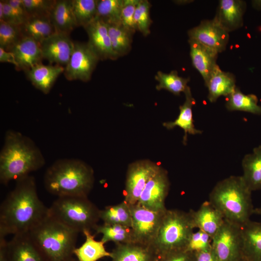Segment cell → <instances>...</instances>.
Listing matches in <instances>:
<instances>
[{
    "label": "cell",
    "instance_id": "1",
    "mask_svg": "<svg viewBox=\"0 0 261 261\" xmlns=\"http://www.w3.org/2000/svg\"><path fill=\"white\" fill-rule=\"evenodd\" d=\"M0 207V236L29 232L47 216L39 199L35 180L28 175L17 181Z\"/></svg>",
    "mask_w": 261,
    "mask_h": 261
},
{
    "label": "cell",
    "instance_id": "2",
    "mask_svg": "<svg viewBox=\"0 0 261 261\" xmlns=\"http://www.w3.org/2000/svg\"><path fill=\"white\" fill-rule=\"evenodd\" d=\"M0 152V181L7 185L41 168L45 159L40 149L29 137L14 130H7Z\"/></svg>",
    "mask_w": 261,
    "mask_h": 261
},
{
    "label": "cell",
    "instance_id": "3",
    "mask_svg": "<svg viewBox=\"0 0 261 261\" xmlns=\"http://www.w3.org/2000/svg\"><path fill=\"white\" fill-rule=\"evenodd\" d=\"M94 182L93 169L76 159L56 160L46 170L44 178L46 190L59 197H87Z\"/></svg>",
    "mask_w": 261,
    "mask_h": 261
},
{
    "label": "cell",
    "instance_id": "4",
    "mask_svg": "<svg viewBox=\"0 0 261 261\" xmlns=\"http://www.w3.org/2000/svg\"><path fill=\"white\" fill-rule=\"evenodd\" d=\"M252 191L242 176H230L217 183L209 195V201L224 219L241 227L253 214Z\"/></svg>",
    "mask_w": 261,
    "mask_h": 261
},
{
    "label": "cell",
    "instance_id": "5",
    "mask_svg": "<svg viewBox=\"0 0 261 261\" xmlns=\"http://www.w3.org/2000/svg\"><path fill=\"white\" fill-rule=\"evenodd\" d=\"M29 233L46 261H65L73 257L79 232L48 215Z\"/></svg>",
    "mask_w": 261,
    "mask_h": 261
},
{
    "label": "cell",
    "instance_id": "6",
    "mask_svg": "<svg viewBox=\"0 0 261 261\" xmlns=\"http://www.w3.org/2000/svg\"><path fill=\"white\" fill-rule=\"evenodd\" d=\"M100 212L87 197L64 196L52 203L48 215L79 233L94 230L101 220Z\"/></svg>",
    "mask_w": 261,
    "mask_h": 261
},
{
    "label": "cell",
    "instance_id": "7",
    "mask_svg": "<svg viewBox=\"0 0 261 261\" xmlns=\"http://www.w3.org/2000/svg\"><path fill=\"white\" fill-rule=\"evenodd\" d=\"M194 229L189 212L167 209L151 246L158 256L186 249Z\"/></svg>",
    "mask_w": 261,
    "mask_h": 261
},
{
    "label": "cell",
    "instance_id": "8",
    "mask_svg": "<svg viewBox=\"0 0 261 261\" xmlns=\"http://www.w3.org/2000/svg\"><path fill=\"white\" fill-rule=\"evenodd\" d=\"M212 248L218 261H237L242 259L241 227L225 219L212 238Z\"/></svg>",
    "mask_w": 261,
    "mask_h": 261
},
{
    "label": "cell",
    "instance_id": "9",
    "mask_svg": "<svg viewBox=\"0 0 261 261\" xmlns=\"http://www.w3.org/2000/svg\"><path fill=\"white\" fill-rule=\"evenodd\" d=\"M130 206L134 243L151 246L157 237L165 211H154L137 203Z\"/></svg>",
    "mask_w": 261,
    "mask_h": 261
},
{
    "label": "cell",
    "instance_id": "10",
    "mask_svg": "<svg viewBox=\"0 0 261 261\" xmlns=\"http://www.w3.org/2000/svg\"><path fill=\"white\" fill-rule=\"evenodd\" d=\"M100 60L87 43L74 41L69 62L64 67V74L69 81L87 82Z\"/></svg>",
    "mask_w": 261,
    "mask_h": 261
},
{
    "label": "cell",
    "instance_id": "11",
    "mask_svg": "<svg viewBox=\"0 0 261 261\" xmlns=\"http://www.w3.org/2000/svg\"><path fill=\"white\" fill-rule=\"evenodd\" d=\"M160 167L148 160L130 164L127 171L124 201L129 205L137 203L146 184Z\"/></svg>",
    "mask_w": 261,
    "mask_h": 261
},
{
    "label": "cell",
    "instance_id": "12",
    "mask_svg": "<svg viewBox=\"0 0 261 261\" xmlns=\"http://www.w3.org/2000/svg\"><path fill=\"white\" fill-rule=\"evenodd\" d=\"M170 188L167 171L161 166L146 184L137 203L149 210L163 212Z\"/></svg>",
    "mask_w": 261,
    "mask_h": 261
},
{
    "label": "cell",
    "instance_id": "13",
    "mask_svg": "<svg viewBox=\"0 0 261 261\" xmlns=\"http://www.w3.org/2000/svg\"><path fill=\"white\" fill-rule=\"evenodd\" d=\"M189 39L195 40L217 53L224 51L229 40V32L214 19L204 20L188 31Z\"/></svg>",
    "mask_w": 261,
    "mask_h": 261
},
{
    "label": "cell",
    "instance_id": "14",
    "mask_svg": "<svg viewBox=\"0 0 261 261\" xmlns=\"http://www.w3.org/2000/svg\"><path fill=\"white\" fill-rule=\"evenodd\" d=\"M40 45L44 59L65 67L72 53L74 41L69 34L56 32L42 41Z\"/></svg>",
    "mask_w": 261,
    "mask_h": 261
},
{
    "label": "cell",
    "instance_id": "15",
    "mask_svg": "<svg viewBox=\"0 0 261 261\" xmlns=\"http://www.w3.org/2000/svg\"><path fill=\"white\" fill-rule=\"evenodd\" d=\"M88 37L87 42L100 60H116L118 58L113 50L106 23L96 17L84 28Z\"/></svg>",
    "mask_w": 261,
    "mask_h": 261
},
{
    "label": "cell",
    "instance_id": "16",
    "mask_svg": "<svg viewBox=\"0 0 261 261\" xmlns=\"http://www.w3.org/2000/svg\"><path fill=\"white\" fill-rule=\"evenodd\" d=\"M188 212L194 229L202 231L212 238L225 220L220 212L209 201L204 202L197 210H190Z\"/></svg>",
    "mask_w": 261,
    "mask_h": 261
},
{
    "label": "cell",
    "instance_id": "17",
    "mask_svg": "<svg viewBox=\"0 0 261 261\" xmlns=\"http://www.w3.org/2000/svg\"><path fill=\"white\" fill-rule=\"evenodd\" d=\"M246 3L241 0H220L213 18L229 32L241 28Z\"/></svg>",
    "mask_w": 261,
    "mask_h": 261
},
{
    "label": "cell",
    "instance_id": "18",
    "mask_svg": "<svg viewBox=\"0 0 261 261\" xmlns=\"http://www.w3.org/2000/svg\"><path fill=\"white\" fill-rule=\"evenodd\" d=\"M188 42L192 65L201 74L206 85L218 66L217 64L218 53L195 40L189 39Z\"/></svg>",
    "mask_w": 261,
    "mask_h": 261
},
{
    "label": "cell",
    "instance_id": "19",
    "mask_svg": "<svg viewBox=\"0 0 261 261\" xmlns=\"http://www.w3.org/2000/svg\"><path fill=\"white\" fill-rule=\"evenodd\" d=\"M9 261H46L28 233L14 235L8 242Z\"/></svg>",
    "mask_w": 261,
    "mask_h": 261
},
{
    "label": "cell",
    "instance_id": "20",
    "mask_svg": "<svg viewBox=\"0 0 261 261\" xmlns=\"http://www.w3.org/2000/svg\"><path fill=\"white\" fill-rule=\"evenodd\" d=\"M12 52L17 64V71L24 72L40 64L44 59L40 44L34 40L22 37L9 51Z\"/></svg>",
    "mask_w": 261,
    "mask_h": 261
},
{
    "label": "cell",
    "instance_id": "21",
    "mask_svg": "<svg viewBox=\"0 0 261 261\" xmlns=\"http://www.w3.org/2000/svg\"><path fill=\"white\" fill-rule=\"evenodd\" d=\"M64 67L55 64L36 65L25 72L31 84L44 94L49 93L58 76L64 72Z\"/></svg>",
    "mask_w": 261,
    "mask_h": 261
},
{
    "label": "cell",
    "instance_id": "22",
    "mask_svg": "<svg viewBox=\"0 0 261 261\" xmlns=\"http://www.w3.org/2000/svg\"><path fill=\"white\" fill-rule=\"evenodd\" d=\"M185 100L184 103L179 106V114L174 121L164 122L162 125L167 130H170L175 127L181 128L184 131L183 143L186 145L188 134L195 135L202 134L203 131L195 128L193 119L192 107L196 103L193 97L190 88L188 87L184 93Z\"/></svg>",
    "mask_w": 261,
    "mask_h": 261
},
{
    "label": "cell",
    "instance_id": "23",
    "mask_svg": "<svg viewBox=\"0 0 261 261\" xmlns=\"http://www.w3.org/2000/svg\"><path fill=\"white\" fill-rule=\"evenodd\" d=\"M111 253L112 261H157L158 258L152 246L134 242L116 244Z\"/></svg>",
    "mask_w": 261,
    "mask_h": 261
},
{
    "label": "cell",
    "instance_id": "24",
    "mask_svg": "<svg viewBox=\"0 0 261 261\" xmlns=\"http://www.w3.org/2000/svg\"><path fill=\"white\" fill-rule=\"evenodd\" d=\"M241 228L242 258L246 261H261V222L250 220Z\"/></svg>",
    "mask_w": 261,
    "mask_h": 261
},
{
    "label": "cell",
    "instance_id": "25",
    "mask_svg": "<svg viewBox=\"0 0 261 261\" xmlns=\"http://www.w3.org/2000/svg\"><path fill=\"white\" fill-rule=\"evenodd\" d=\"M234 75L222 71L219 66L215 70L205 85L208 88L207 98L215 102L221 96L227 97L236 87Z\"/></svg>",
    "mask_w": 261,
    "mask_h": 261
},
{
    "label": "cell",
    "instance_id": "26",
    "mask_svg": "<svg viewBox=\"0 0 261 261\" xmlns=\"http://www.w3.org/2000/svg\"><path fill=\"white\" fill-rule=\"evenodd\" d=\"M242 166V177L247 187L252 192L261 190V145L244 156Z\"/></svg>",
    "mask_w": 261,
    "mask_h": 261
},
{
    "label": "cell",
    "instance_id": "27",
    "mask_svg": "<svg viewBox=\"0 0 261 261\" xmlns=\"http://www.w3.org/2000/svg\"><path fill=\"white\" fill-rule=\"evenodd\" d=\"M50 19L56 32L69 34L76 27L72 0H56Z\"/></svg>",
    "mask_w": 261,
    "mask_h": 261
},
{
    "label": "cell",
    "instance_id": "28",
    "mask_svg": "<svg viewBox=\"0 0 261 261\" xmlns=\"http://www.w3.org/2000/svg\"><path fill=\"white\" fill-rule=\"evenodd\" d=\"M23 37L32 39L39 44L56 32L50 16H29L19 26Z\"/></svg>",
    "mask_w": 261,
    "mask_h": 261
},
{
    "label": "cell",
    "instance_id": "29",
    "mask_svg": "<svg viewBox=\"0 0 261 261\" xmlns=\"http://www.w3.org/2000/svg\"><path fill=\"white\" fill-rule=\"evenodd\" d=\"M82 233L85 241L73 252L78 261H98L103 258H111V253L106 250L105 244L101 240H96L95 235L92 234L90 231L85 230Z\"/></svg>",
    "mask_w": 261,
    "mask_h": 261
},
{
    "label": "cell",
    "instance_id": "30",
    "mask_svg": "<svg viewBox=\"0 0 261 261\" xmlns=\"http://www.w3.org/2000/svg\"><path fill=\"white\" fill-rule=\"evenodd\" d=\"M106 24L112 47L116 54L118 58L128 54L131 48L134 33L125 27L121 22Z\"/></svg>",
    "mask_w": 261,
    "mask_h": 261
},
{
    "label": "cell",
    "instance_id": "31",
    "mask_svg": "<svg viewBox=\"0 0 261 261\" xmlns=\"http://www.w3.org/2000/svg\"><path fill=\"white\" fill-rule=\"evenodd\" d=\"M227 98L226 107L229 111H240L261 115V106L258 105V99L255 95L245 94L236 87Z\"/></svg>",
    "mask_w": 261,
    "mask_h": 261
},
{
    "label": "cell",
    "instance_id": "32",
    "mask_svg": "<svg viewBox=\"0 0 261 261\" xmlns=\"http://www.w3.org/2000/svg\"><path fill=\"white\" fill-rule=\"evenodd\" d=\"M94 230L97 234L102 235L101 240L104 244L109 242H114L116 245L134 242L131 227L103 223L98 224Z\"/></svg>",
    "mask_w": 261,
    "mask_h": 261
},
{
    "label": "cell",
    "instance_id": "33",
    "mask_svg": "<svg viewBox=\"0 0 261 261\" xmlns=\"http://www.w3.org/2000/svg\"><path fill=\"white\" fill-rule=\"evenodd\" d=\"M100 217L104 223L121 225L131 228L132 226L130 206L124 201L118 204L107 206L100 210Z\"/></svg>",
    "mask_w": 261,
    "mask_h": 261
},
{
    "label": "cell",
    "instance_id": "34",
    "mask_svg": "<svg viewBox=\"0 0 261 261\" xmlns=\"http://www.w3.org/2000/svg\"><path fill=\"white\" fill-rule=\"evenodd\" d=\"M155 78L159 83L156 87L158 90L165 89L177 96L184 93L189 81V78L179 76L176 71H172L169 73L159 71Z\"/></svg>",
    "mask_w": 261,
    "mask_h": 261
},
{
    "label": "cell",
    "instance_id": "35",
    "mask_svg": "<svg viewBox=\"0 0 261 261\" xmlns=\"http://www.w3.org/2000/svg\"><path fill=\"white\" fill-rule=\"evenodd\" d=\"M97 2L98 0H72L77 27L85 28L96 17Z\"/></svg>",
    "mask_w": 261,
    "mask_h": 261
},
{
    "label": "cell",
    "instance_id": "36",
    "mask_svg": "<svg viewBox=\"0 0 261 261\" xmlns=\"http://www.w3.org/2000/svg\"><path fill=\"white\" fill-rule=\"evenodd\" d=\"M124 0H98L96 17L105 23H120Z\"/></svg>",
    "mask_w": 261,
    "mask_h": 261
},
{
    "label": "cell",
    "instance_id": "37",
    "mask_svg": "<svg viewBox=\"0 0 261 261\" xmlns=\"http://www.w3.org/2000/svg\"><path fill=\"white\" fill-rule=\"evenodd\" d=\"M150 3L147 0H139L134 14V22L136 30L144 36L150 33V27L152 20L150 16Z\"/></svg>",
    "mask_w": 261,
    "mask_h": 261
},
{
    "label": "cell",
    "instance_id": "38",
    "mask_svg": "<svg viewBox=\"0 0 261 261\" xmlns=\"http://www.w3.org/2000/svg\"><path fill=\"white\" fill-rule=\"evenodd\" d=\"M22 37L19 26L0 22V47L8 51Z\"/></svg>",
    "mask_w": 261,
    "mask_h": 261
},
{
    "label": "cell",
    "instance_id": "39",
    "mask_svg": "<svg viewBox=\"0 0 261 261\" xmlns=\"http://www.w3.org/2000/svg\"><path fill=\"white\" fill-rule=\"evenodd\" d=\"M56 0H23L29 16H50Z\"/></svg>",
    "mask_w": 261,
    "mask_h": 261
},
{
    "label": "cell",
    "instance_id": "40",
    "mask_svg": "<svg viewBox=\"0 0 261 261\" xmlns=\"http://www.w3.org/2000/svg\"><path fill=\"white\" fill-rule=\"evenodd\" d=\"M212 238L206 233L198 230L192 233L186 249L193 253L212 248Z\"/></svg>",
    "mask_w": 261,
    "mask_h": 261
},
{
    "label": "cell",
    "instance_id": "41",
    "mask_svg": "<svg viewBox=\"0 0 261 261\" xmlns=\"http://www.w3.org/2000/svg\"><path fill=\"white\" fill-rule=\"evenodd\" d=\"M139 1V0H124L121 10V23L133 33L136 30L134 17L136 8Z\"/></svg>",
    "mask_w": 261,
    "mask_h": 261
},
{
    "label": "cell",
    "instance_id": "42",
    "mask_svg": "<svg viewBox=\"0 0 261 261\" xmlns=\"http://www.w3.org/2000/svg\"><path fill=\"white\" fill-rule=\"evenodd\" d=\"M194 253L184 249L158 256L157 261H194Z\"/></svg>",
    "mask_w": 261,
    "mask_h": 261
},
{
    "label": "cell",
    "instance_id": "43",
    "mask_svg": "<svg viewBox=\"0 0 261 261\" xmlns=\"http://www.w3.org/2000/svg\"><path fill=\"white\" fill-rule=\"evenodd\" d=\"M1 1L3 7V16L2 21L1 22L20 26L26 21L8 3L6 0H1Z\"/></svg>",
    "mask_w": 261,
    "mask_h": 261
},
{
    "label": "cell",
    "instance_id": "44",
    "mask_svg": "<svg viewBox=\"0 0 261 261\" xmlns=\"http://www.w3.org/2000/svg\"><path fill=\"white\" fill-rule=\"evenodd\" d=\"M194 261H218L212 248L194 253Z\"/></svg>",
    "mask_w": 261,
    "mask_h": 261
},
{
    "label": "cell",
    "instance_id": "45",
    "mask_svg": "<svg viewBox=\"0 0 261 261\" xmlns=\"http://www.w3.org/2000/svg\"><path fill=\"white\" fill-rule=\"evenodd\" d=\"M8 3L14 9L26 20L28 18V15L23 0H6Z\"/></svg>",
    "mask_w": 261,
    "mask_h": 261
},
{
    "label": "cell",
    "instance_id": "46",
    "mask_svg": "<svg viewBox=\"0 0 261 261\" xmlns=\"http://www.w3.org/2000/svg\"><path fill=\"white\" fill-rule=\"evenodd\" d=\"M0 62H7L14 65L15 68H17V64L14 54L11 51H7L0 47Z\"/></svg>",
    "mask_w": 261,
    "mask_h": 261
},
{
    "label": "cell",
    "instance_id": "47",
    "mask_svg": "<svg viewBox=\"0 0 261 261\" xmlns=\"http://www.w3.org/2000/svg\"><path fill=\"white\" fill-rule=\"evenodd\" d=\"M7 243L5 237L0 236V261H9Z\"/></svg>",
    "mask_w": 261,
    "mask_h": 261
},
{
    "label": "cell",
    "instance_id": "48",
    "mask_svg": "<svg viewBox=\"0 0 261 261\" xmlns=\"http://www.w3.org/2000/svg\"><path fill=\"white\" fill-rule=\"evenodd\" d=\"M253 214L261 216V206L254 208Z\"/></svg>",
    "mask_w": 261,
    "mask_h": 261
},
{
    "label": "cell",
    "instance_id": "49",
    "mask_svg": "<svg viewBox=\"0 0 261 261\" xmlns=\"http://www.w3.org/2000/svg\"><path fill=\"white\" fill-rule=\"evenodd\" d=\"M65 261H78L76 259V258H74L73 257H72Z\"/></svg>",
    "mask_w": 261,
    "mask_h": 261
},
{
    "label": "cell",
    "instance_id": "50",
    "mask_svg": "<svg viewBox=\"0 0 261 261\" xmlns=\"http://www.w3.org/2000/svg\"><path fill=\"white\" fill-rule=\"evenodd\" d=\"M237 261H246L245 259H244L243 258H242V259H240L239 260H238Z\"/></svg>",
    "mask_w": 261,
    "mask_h": 261
}]
</instances>
